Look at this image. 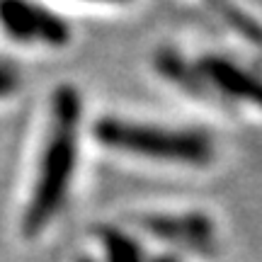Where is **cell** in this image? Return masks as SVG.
Masks as SVG:
<instances>
[{"instance_id":"cell-1","label":"cell","mask_w":262,"mask_h":262,"mask_svg":"<svg viewBox=\"0 0 262 262\" xmlns=\"http://www.w3.org/2000/svg\"><path fill=\"white\" fill-rule=\"evenodd\" d=\"M58 124L54 141L49 146L47 160L41 168V178L37 185L34 204L27 214V228L37 231L39 226H44L51 219L54 209L63 199L66 182L71 180V168H73V153H75V97L73 93L58 95Z\"/></svg>"},{"instance_id":"cell-2","label":"cell","mask_w":262,"mask_h":262,"mask_svg":"<svg viewBox=\"0 0 262 262\" xmlns=\"http://www.w3.org/2000/svg\"><path fill=\"white\" fill-rule=\"evenodd\" d=\"M100 139L119 148L146 153L150 158L178 160V163H204L209 158V141L199 134H180V131H163L136 124L104 122L100 126Z\"/></svg>"},{"instance_id":"cell-3","label":"cell","mask_w":262,"mask_h":262,"mask_svg":"<svg viewBox=\"0 0 262 262\" xmlns=\"http://www.w3.org/2000/svg\"><path fill=\"white\" fill-rule=\"evenodd\" d=\"M0 22L5 32L19 41H68V27L61 22V17L27 0H0Z\"/></svg>"},{"instance_id":"cell-4","label":"cell","mask_w":262,"mask_h":262,"mask_svg":"<svg viewBox=\"0 0 262 262\" xmlns=\"http://www.w3.org/2000/svg\"><path fill=\"white\" fill-rule=\"evenodd\" d=\"M8 85H10V78H8V73H3V71H0V93H3V90H5Z\"/></svg>"}]
</instances>
